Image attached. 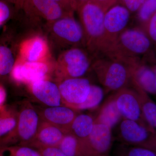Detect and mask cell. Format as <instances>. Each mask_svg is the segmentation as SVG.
Returning a JSON list of instances; mask_svg holds the SVG:
<instances>
[{
	"label": "cell",
	"instance_id": "obj_30",
	"mask_svg": "<svg viewBox=\"0 0 156 156\" xmlns=\"http://www.w3.org/2000/svg\"><path fill=\"white\" fill-rule=\"evenodd\" d=\"M37 150L42 156H67L57 147H42Z\"/></svg>",
	"mask_w": 156,
	"mask_h": 156
},
{
	"label": "cell",
	"instance_id": "obj_25",
	"mask_svg": "<svg viewBox=\"0 0 156 156\" xmlns=\"http://www.w3.org/2000/svg\"><path fill=\"white\" fill-rule=\"evenodd\" d=\"M0 156H42L38 150L28 146L0 147Z\"/></svg>",
	"mask_w": 156,
	"mask_h": 156
},
{
	"label": "cell",
	"instance_id": "obj_17",
	"mask_svg": "<svg viewBox=\"0 0 156 156\" xmlns=\"http://www.w3.org/2000/svg\"><path fill=\"white\" fill-rule=\"evenodd\" d=\"M18 110L5 105L0 110V147L4 146L15 131L18 120Z\"/></svg>",
	"mask_w": 156,
	"mask_h": 156
},
{
	"label": "cell",
	"instance_id": "obj_29",
	"mask_svg": "<svg viewBox=\"0 0 156 156\" xmlns=\"http://www.w3.org/2000/svg\"><path fill=\"white\" fill-rule=\"evenodd\" d=\"M127 156H156V153L148 149L136 146L128 151Z\"/></svg>",
	"mask_w": 156,
	"mask_h": 156
},
{
	"label": "cell",
	"instance_id": "obj_11",
	"mask_svg": "<svg viewBox=\"0 0 156 156\" xmlns=\"http://www.w3.org/2000/svg\"><path fill=\"white\" fill-rule=\"evenodd\" d=\"M112 140V129L108 126L95 123L92 131L84 144L87 156H105L108 154Z\"/></svg>",
	"mask_w": 156,
	"mask_h": 156
},
{
	"label": "cell",
	"instance_id": "obj_31",
	"mask_svg": "<svg viewBox=\"0 0 156 156\" xmlns=\"http://www.w3.org/2000/svg\"><path fill=\"white\" fill-rule=\"evenodd\" d=\"M61 6L65 11L70 14H74L77 11V6L76 0H54Z\"/></svg>",
	"mask_w": 156,
	"mask_h": 156
},
{
	"label": "cell",
	"instance_id": "obj_19",
	"mask_svg": "<svg viewBox=\"0 0 156 156\" xmlns=\"http://www.w3.org/2000/svg\"><path fill=\"white\" fill-rule=\"evenodd\" d=\"M131 87L136 91L139 98L144 119L149 126L156 132V103L139 84L131 79Z\"/></svg>",
	"mask_w": 156,
	"mask_h": 156
},
{
	"label": "cell",
	"instance_id": "obj_6",
	"mask_svg": "<svg viewBox=\"0 0 156 156\" xmlns=\"http://www.w3.org/2000/svg\"><path fill=\"white\" fill-rule=\"evenodd\" d=\"M42 120L37 110L28 101L18 110V120L15 131L5 146H28L36 136Z\"/></svg>",
	"mask_w": 156,
	"mask_h": 156
},
{
	"label": "cell",
	"instance_id": "obj_18",
	"mask_svg": "<svg viewBox=\"0 0 156 156\" xmlns=\"http://www.w3.org/2000/svg\"><path fill=\"white\" fill-rule=\"evenodd\" d=\"M48 51V46L45 39L37 37L30 39L23 45L21 54L25 62L43 61Z\"/></svg>",
	"mask_w": 156,
	"mask_h": 156
},
{
	"label": "cell",
	"instance_id": "obj_35",
	"mask_svg": "<svg viewBox=\"0 0 156 156\" xmlns=\"http://www.w3.org/2000/svg\"><path fill=\"white\" fill-rule=\"evenodd\" d=\"M7 99V92L2 84L0 83V110L5 106Z\"/></svg>",
	"mask_w": 156,
	"mask_h": 156
},
{
	"label": "cell",
	"instance_id": "obj_32",
	"mask_svg": "<svg viewBox=\"0 0 156 156\" xmlns=\"http://www.w3.org/2000/svg\"><path fill=\"white\" fill-rule=\"evenodd\" d=\"M146 0H123L122 1L125 7L130 12L138 11Z\"/></svg>",
	"mask_w": 156,
	"mask_h": 156
},
{
	"label": "cell",
	"instance_id": "obj_41",
	"mask_svg": "<svg viewBox=\"0 0 156 156\" xmlns=\"http://www.w3.org/2000/svg\"><path fill=\"white\" fill-rule=\"evenodd\" d=\"M121 1H123V0H121Z\"/></svg>",
	"mask_w": 156,
	"mask_h": 156
},
{
	"label": "cell",
	"instance_id": "obj_10",
	"mask_svg": "<svg viewBox=\"0 0 156 156\" xmlns=\"http://www.w3.org/2000/svg\"><path fill=\"white\" fill-rule=\"evenodd\" d=\"M22 9L30 17L45 20L48 23L73 16L65 11L54 0H24Z\"/></svg>",
	"mask_w": 156,
	"mask_h": 156
},
{
	"label": "cell",
	"instance_id": "obj_16",
	"mask_svg": "<svg viewBox=\"0 0 156 156\" xmlns=\"http://www.w3.org/2000/svg\"><path fill=\"white\" fill-rule=\"evenodd\" d=\"M30 88L34 97L46 106L64 105L58 84L45 79L31 84Z\"/></svg>",
	"mask_w": 156,
	"mask_h": 156
},
{
	"label": "cell",
	"instance_id": "obj_21",
	"mask_svg": "<svg viewBox=\"0 0 156 156\" xmlns=\"http://www.w3.org/2000/svg\"><path fill=\"white\" fill-rule=\"evenodd\" d=\"M95 119L91 115L78 114L72 124L69 133L85 143L92 131Z\"/></svg>",
	"mask_w": 156,
	"mask_h": 156
},
{
	"label": "cell",
	"instance_id": "obj_38",
	"mask_svg": "<svg viewBox=\"0 0 156 156\" xmlns=\"http://www.w3.org/2000/svg\"><path fill=\"white\" fill-rule=\"evenodd\" d=\"M24 0H17V5L16 8L18 9H23Z\"/></svg>",
	"mask_w": 156,
	"mask_h": 156
},
{
	"label": "cell",
	"instance_id": "obj_23",
	"mask_svg": "<svg viewBox=\"0 0 156 156\" xmlns=\"http://www.w3.org/2000/svg\"><path fill=\"white\" fill-rule=\"evenodd\" d=\"M57 147L67 156H87L83 143L69 132L65 135Z\"/></svg>",
	"mask_w": 156,
	"mask_h": 156
},
{
	"label": "cell",
	"instance_id": "obj_24",
	"mask_svg": "<svg viewBox=\"0 0 156 156\" xmlns=\"http://www.w3.org/2000/svg\"><path fill=\"white\" fill-rule=\"evenodd\" d=\"M104 95V91L101 87L92 84L90 92L87 99L83 103L76 107L74 110L78 112L83 110L95 108L102 101Z\"/></svg>",
	"mask_w": 156,
	"mask_h": 156
},
{
	"label": "cell",
	"instance_id": "obj_37",
	"mask_svg": "<svg viewBox=\"0 0 156 156\" xmlns=\"http://www.w3.org/2000/svg\"><path fill=\"white\" fill-rule=\"evenodd\" d=\"M90 1V0H76L77 6V9L81 6L83 5L86 4V3Z\"/></svg>",
	"mask_w": 156,
	"mask_h": 156
},
{
	"label": "cell",
	"instance_id": "obj_3",
	"mask_svg": "<svg viewBox=\"0 0 156 156\" xmlns=\"http://www.w3.org/2000/svg\"><path fill=\"white\" fill-rule=\"evenodd\" d=\"M91 68L105 93L128 87L132 78V67L106 56L93 58Z\"/></svg>",
	"mask_w": 156,
	"mask_h": 156
},
{
	"label": "cell",
	"instance_id": "obj_8",
	"mask_svg": "<svg viewBox=\"0 0 156 156\" xmlns=\"http://www.w3.org/2000/svg\"><path fill=\"white\" fill-rule=\"evenodd\" d=\"M115 92L113 97L123 119L135 121L156 132L149 126L144 119L138 95L133 88L126 87Z\"/></svg>",
	"mask_w": 156,
	"mask_h": 156
},
{
	"label": "cell",
	"instance_id": "obj_14",
	"mask_svg": "<svg viewBox=\"0 0 156 156\" xmlns=\"http://www.w3.org/2000/svg\"><path fill=\"white\" fill-rule=\"evenodd\" d=\"M119 136L124 142L143 147L156 132L135 121L123 119L120 123Z\"/></svg>",
	"mask_w": 156,
	"mask_h": 156
},
{
	"label": "cell",
	"instance_id": "obj_26",
	"mask_svg": "<svg viewBox=\"0 0 156 156\" xmlns=\"http://www.w3.org/2000/svg\"><path fill=\"white\" fill-rule=\"evenodd\" d=\"M15 63L11 50L5 46H0V75L5 76L11 73Z\"/></svg>",
	"mask_w": 156,
	"mask_h": 156
},
{
	"label": "cell",
	"instance_id": "obj_28",
	"mask_svg": "<svg viewBox=\"0 0 156 156\" xmlns=\"http://www.w3.org/2000/svg\"><path fill=\"white\" fill-rule=\"evenodd\" d=\"M141 29L147 35L156 48V12Z\"/></svg>",
	"mask_w": 156,
	"mask_h": 156
},
{
	"label": "cell",
	"instance_id": "obj_27",
	"mask_svg": "<svg viewBox=\"0 0 156 156\" xmlns=\"http://www.w3.org/2000/svg\"><path fill=\"white\" fill-rule=\"evenodd\" d=\"M137 12V19L141 29L156 12V0H146Z\"/></svg>",
	"mask_w": 156,
	"mask_h": 156
},
{
	"label": "cell",
	"instance_id": "obj_2",
	"mask_svg": "<svg viewBox=\"0 0 156 156\" xmlns=\"http://www.w3.org/2000/svg\"><path fill=\"white\" fill-rule=\"evenodd\" d=\"M77 11L84 32L86 49L93 58L102 56L105 12L90 1Z\"/></svg>",
	"mask_w": 156,
	"mask_h": 156
},
{
	"label": "cell",
	"instance_id": "obj_9",
	"mask_svg": "<svg viewBox=\"0 0 156 156\" xmlns=\"http://www.w3.org/2000/svg\"><path fill=\"white\" fill-rule=\"evenodd\" d=\"M91 85L88 79L83 77L59 81L58 86L63 105L74 109L87 99Z\"/></svg>",
	"mask_w": 156,
	"mask_h": 156
},
{
	"label": "cell",
	"instance_id": "obj_34",
	"mask_svg": "<svg viewBox=\"0 0 156 156\" xmlns=\"http://www.w3.org/2000/svg\"><path fill=\"white\" fill-rule=\"evenodd\" d=\"M10 14V9L8 5L0 1V25L9 19Z\"/></svg>",
	"mask_w": 156,
	"mask_h": 156
},
{
	"label": "cell",
	"instance_id": "obj_20",
	"mask_svg": "<svg viewBox=\"0 0 156 156\" xmlns=\"http://www.w3.org/2000/svg\"><path fill=\"white\" fill-rule=\"evenodd\" d=\"M131 79L148 93L156 95L155 75L153 67L148 66L143 62L136 65L132 69Z\"/></svg>",
	"mask_w": 156,
	"mask_h": 156
},
{
	"label": "cell",
	"instance_id": "obj_5",
	"mask_svg": "<svg viewBox=\"0 0 156 156\" xmlns=\"http://www.w3.org/2000/svg\"><path fill=\"white\" fill-rule=\"evenodd\" d=\"M48 24L51 38L65 50L76 48H86L83 27L73 16L62 17Z\"/></svg>",
	"mask_w": 156,
	"mask_h": 156
},
{
	"label": "cell",
	"instance_id": "obj_22",
	"mask_svg": "<svg viewBox=\"0 0 156 156\" xmlns=\"http://www.w3.org/2000/svg\"><path fill=\"white\" fill-rule=\"evenodd\" d=\"M122 118L112 95L101 108L99 113L95 118V123L104 124L112 129L121 121Z\"/></svg>",
	"mask_w": 156,
	"mask_h": 156
},
{
	"label": "cell",
	"instance_id": "obj_40",
	"mask_svg": "<svg viewBox=\"0 0 156 156\" xmlns=\"http://www.w3.org/2000/svg\"><path fill=\"white\" fill-rule=\"evenodd\" d=\"M10 2L14 4L15 7H16L17 5V0H8Z\"/></svg>",
	"mask_w": 156,
	"mask_h": 156
},
{
	"label": "cell",
	"instance_id": "obj_39",
	"mask_svg": "<svg viewBox=\"0 0 156 156\" xmlns=\"http://www.w3.org/2000/svg\"><path fill=\"white\" fill-rule=\"evenodd\" d=\"M155 75V89L156 90V65L154 66L153 67Z\"/></svg>",
	"mask_w": 156,
	"mask_h": 156
},
{
	"label": "cell",
	"instance_id": "obj_4",
	"mask_svg": "<svg viewBox=\"0 0 156 156\" xmlns=\"http://www.w3.org/2000/svg\"><path fill=\"white\" fill-rule=\"evenodd\" d=\"M93 60L86 48H76L65 50L56 62V76L59 81L82 77L91 68Z\"/></svg>",
	"mask_w": 156,
	"mask_h": 156
},
{
	"label": "cell",
	"instance_id": "obj_12",
	"mask_svg": "<svg viewBox=\"0 0 156 156\" xmlns=\"http://www.w3.org/2000/svg\"><path fill=\"white\" fill-rule=\"evenodd\" d=\"M49 71V66L44 62H23L20 60L15 62L11 73L16 82L31 84L46 79Z\"/></svg>",
	"mask_w": 156,
	"mask_h": 156
},
{
	"label": "cell",
	"instance_id": "obj_13",
	"mask_svg": "<svg viewBox=\"0 0 156 156\" xmlns=\"http://www.w3.org/2000/svg\"><path fill=\"white\" fill-rule=\"evenodd\" d=\"M37 111L42 121L57 126L68 133L78 114V111L65 105L46 106Z\"/></svg>",
	"mask_w": 156,
	"mask_h": 156
},
{
	"label": "cell",
	"instance_id": "obj_33",
	"mask_svg": "<svg viewBox=\"0 0 156 156\" xmlns=\"http://www.w3.org/2000/svg\"><path fill=\"white\" fill-rule=\"evenodd\" d=\"M99 6L105 13L112 7L115 5L118 0H90Z\"/></svg>",
	"mask_w": 156,
	"mask_h": 156
},
{
	"label": "cell",
	"instance_id": "obj_15",
	"mask_svg": "<svg viewBox=\"0 0 156 156\" xmlns=\"http://www.w3.org/2000/svg\"><path fill=\"white\" fill-rule=\"evenodd\" d=\"M67 133L62 128L42 120L35 136L28 146L37 150L42 147H57Z\"/></svg>",
	"mask_w": 156,
	"mask_h": 156
},
{
	"label": "cell",
	"instance_id": "obj_7",
	"mask_svg": "<svg viewBox=\"0 0 156 156\" xmlns=\"http://www.w3.org/2000/svg\"><path fill=\"white\" fill-rule=\"evenodd\" d=\"M130 11L125 6L115 5L107 11L104 19V35L102 56L126 29L130 17Z\"/></svg>",
	"mask_w": 156,
	"mask_h": 156
},
{
	"label": "cell",
	"instance_id": "obj_36",
	"mask_svg": "<svg viewBox=\"0 0 156 156\" xmlns=\"http://www.w3.org/2000/svg\"><path fill=\"white\" fill-rule=\"evenodd\" d=\"M143 147L151 150L156 153V133L153 134L151 139Z\"/></svg>",
	"mask_w": 156,
	"mask_h": 156
},
{
	"label": "cell",
	"instance_id": "obj_1",
	"mask_svg": "<svg viewBox=\"0 0 156 156\" xmlns=\"http://www.w3.org/2000/svg\"><path fill=\"white\" fill-rule=\"evenodd\" d=\"M151 41L141 28H126L103 56L134 67L143 62L141 56L150 51Z\"/></svg>",
	"mask_w": 156,
	"mask_h": 156
}]
</instances>
